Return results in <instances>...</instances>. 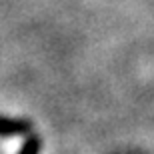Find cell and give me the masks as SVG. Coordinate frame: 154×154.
I'll list each match as a JSON object with an SVG mask.
<instances>
[{"label":"cell","instance_id":"cell-2","mask_svg":"<svg viewBox=\"0 0 154 154\" xmlns=\"http://www.w3.org/2000/svg\"><path fill=\"white\" fill-rule=\"evenodd\" d=\"M40 150H42V136L32 132V134H28L24 138L18 154H40Z\"/></svg>","mask_w":154,"mask_h":154},{"label":"cell","instance_id":"cell-1","mask_svg":"<svg viewBox=\"0 0 154 154\" xmlns=\"http://www.w3.org/2000/svg\"><path fill=\"white\" fill-rule=\"evenodd\" d=\"M32 134V122L28 118H12L0 114V138L28 136Z\"/></svg>","mask_w":154,"mask_h":154}]
</instances>
